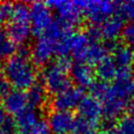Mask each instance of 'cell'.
<instances>
[{
    "label": "cell",
    "instance_id": "6da1fadb",
    "mask_svg": "<svg viewBox=\"0 0 134 134\" xmlns=\"http://www.w3.org/2000/svg\"><path fill=\"white\" fill-rule=\"evenodd\" d=\"M3 74L9 85L17 90L29 89L36 84L37 69L25 48L20 49L6 60L3 66Z\"/></svg>",
    "mask_w": 134,
    "mask_h": 134
},
{
    "label": "cell",
    "instance_id": "7a4b0ae2",
    "mask_svg": "<svg viewBox=\"0 0 134 134\" xmlns=\"http://www.w3.org/2000/svg\"><path fill=\"white\" fill-rule=\"evenodd\" d=\"M71 66L72 63L70 60L64 57L44 67L42 72V84L48 93L55 95L70 87Z\"/></svg>",
    "mask_w": 134,
    "mask_h": 134
},
{
    "label": "cell",
    "instance_id": "3957f363",
    "mask_svg": "<svg viewBox=\"0 0 134 134\" xmlns=\"http://www.w3.org/2000/svg\"><path fill=\"white\" fill-rule=\"evenodd\" d=\"M84 16L91 25H99L116 13L117 3L107 0L79 1Z\"/></svg>",
    "mask_w": 134,
    "mask_h": 134
},
{
    "label": "cell",
    "instance_id": "277c9868",
    "mask_svg": "<svg viewBox=\"0 0 134 134\" xmlns=\"http://www.w3.org/2000/svg\"><path fill=\"white\" fill-rule=\"evenodd\" d=\"M48 6L53 9L61 22L66 24L69 27L79 25L82 21L83 10L80 6L79 1H65V0H55L47 2Z\"/></svg>",
    "mask_w": 134,
    "mask_h": 134
},
{
    "label": "cell",
    "instance_id": "5b68a950",
    "mask_svg": "<svg viewBox=\"0 0 134 134\" xmlns=\"http://www.w3.org/2000/svg\"><path fill=\"white\" fill-rule=\"evenodd\" d=\"M29 10H30L29 22H30L32 35L40 37L47 30V28L53 22L52 13H51L52 9L48 6L47 3L34 2L30 4Z\"/></svg>",
    "mask_w": 134,
    "mask_h": 134
},
{
    "label": "cell",
    "instance_id": "8992f818",
    "mask_svg": "<svg viewBox=\"0 0 134 134\" xmlns=\"http://www.w3.org/2000/svg\"><path fill=\"white\" fill-rule=\"evenodd\" d=\"M55 54L57 42L46 35L38 37L30 50V59L38 66H47Z\"/></svg>",
    "mask_w": 134,
    "mask_h": 134
},
{
    "label": "cell",
    "instance_id": "52a82bcc",
    "mask_svg": "<svg viewBox=\"0 0 134 134\" xmlns=\"http://www.w3.org/2000/svg\"><path fill=\"white\" fill-rule=\"evenodd\" d=\"M110 92L116 98L130 104L134 97V74L131 70H119L116 79L110 85Z\"/></svg>",
    "mask_w": 134,
    "mask_h": 134
},
{
    "label": "cell",
    "instance_id": "ba28073f",
    "mask_svg": "<svg viewBox=\"0 0 134 134\" xmlns=\"http://www.w3.org/2000/svg\"><path fill=\"white\" fill-rule=\"evenodd\" d=\"M76 109L79 114L77 117L94 128L102 120V118H104L102 103L91 94L84 95Z\"/></svg>",
    "mask_w": 134,
    "mask_h": 134
},
{
    "label": "cell",
    "instance_id": "9c48e42d",
    "mask_svg": "<svg viewBox=\"0 0 134 134\" xmlns=\"http://www.w3.org/2000/svg\"><path fill=\"white\" fill-rule=\"evenodd\" d=\"M83 97L84 95L82 89L70 86L53 96L51 100V106L53 110L71 112L73 109L77 108Z\"/></svg>",
    "mask_w": 134,
    "mask_h": 134
},
{
    "label": "cell",
    "instance_id": "30bf717a",
    "mask_svg": "<svg viewBox=\"0 0 134 134\" xmlns=\"http://www.w3.org/2000/svg\"><path fill=\"white\" fill-rule=\"evenodd\" d=\"M75 122L76 117H74L71 112L66 111L52 110L47 118L48 127L53 134H68L74 130Z\"/></svg>",
    "mask_w": 134,
    "mask_h": 134
},
{
    "label": "cell",
    "instance_id": "8fae6325",
    "mask_svg": "<svg viewBox=\"0 0 134 134\" xmlns=\"http://www.w3.org/2000/svg\"><path fill=\"white\" fill-rule=\"evenodd\" d=\"M108 46L98 41H90L83 50L74 55L76 62H82L90 66L97 65L107 57Z\"/></svg>",
    "mask_w": 134,
    "mask_h": 134
},
{
    "label": "cell",
    "instance_id": "7c38bea8",
    "mask_svg": "<svg viewBox=\"0 0 134 134\" xmlns=\"http://www.w3.org/2000/svg\"><path fill=\"white\" fill-rule=\"evenodd\" d=\"M95 77L96 73L92 66L82 62L72 64L70 69V79L74 83L75 87L80 89H90L95 83Z\"/></svg>",
    "mask_w": 134,
    "mask_h": 134
},
{
    "label": "cell",
    "instance_id": "4fadbf2b",
    "mask_svg": "<svg viewBox=\"0 0 134 134\" xmlns=\"http://www.w3.org/2000/svg\"><path fill=\"white\" fill-rule=\"evenodd\" d=\"M29 107L26 93L22 90L9 91L3 98V108L6 113L13 115L14 117L21 114Z\"/></svg>",
    "mask_w": 134,
    "mask_h": 134
},
{
    "label": "cell",
    "instance_id": "5bb4252c",
    "mask_svg": "<svg viewBox=\"0 0 134 134\" xmlns=\"http://www.w3.org/2000/svg\"><path fill=\"white\" fill-rule=\"evenodd\" d=\"M108 48L111 50V58L119 70H131L134 65V51L126 44L112 43Z\"/></svg>",
    "mask_w": 134,
    "mask_h": 134
},
{
    "label": "cell",
    "instance_id": "9a60e30c",
    "mask_svg": "<svg viewBox=\"0 0 134 134\" xmlns=\"http://www.w3.org/2000/svg\"><path fill=\"white\" fill-rule=\"evenodd\" d=\"M98 28L102 39L114 42L118 37L122 36V31L125 28L124 18L120 17L118 14H114L102 24H99Z\"/></svg>",
    "mask_w": 134,
    "mask_h": 134
},
{
    "label": "cell",
    "instance_id": "2e32d148",
    "mask_svg": "<svg viewBox=\"0 0 134 134\" xmlns=\"http://www.w3.org/2000/svg\"><path fill=\"white\" fill-rule=\"evenodd\" d=\"M32 35L31 26L29 22L10 21L7 26V36L14 42V44H24Z\"/></svg>",
    "mask_w": 134,
    "mask_h": 134
},
{
    "label": "cell",
    "instance_id": "e0dca14e",
    "mask_svg": "<svg viewBox=\"0 0 134 134\" xmlns=\"http://www.w3.org/2000/svg\"><path fill=\"white\" fill-rule=\"evenodd\" d=\"M96 76L99 77L102 82L108 83L110 81H114L118 74V67L111 57H106L102 62L96 65L95 68Z\"/></svg>",
    "mask_w": 134,
    "mask_h": 134
},
{
    "label": "cell",
    "instance_id": "ac0fdd59",
    "mask_svg": "<svg viewBox=\"0 0 134 134\" xmlns=\"http://www.w3.org/2000/svg\"><path fill=\"white\" fill-rule=\"evenodd\" d=\"M47 94L48 92L43 86V84L36 83L26 92L29 107L38 110L43 106H45V104L47 103Z\"/></svg>",
    "mask_w": 134,
    "mask_h": 134
},
{
    "label": "cell",
    "instance_id": "d6986e66",
    "mask_svg": "<svg viewBox=\"0 0 134 134\" xmlns=\"http://www.w3.org/2000/svg\"><path fill=\"white\" fill-rule=\"evenodd\" d=\"M39 120L38 111L31 107H28L25 111L15 117L16 127L22 130V132H29Z\"/></svg>",
    "mask_w": 134,
    "mask_h": 134
},
{
    "label": "cell",
    "instance_id": "ffe728a7",
    "mask_svg": "<svg viewBox=\"0 0 134 134\" xmlns=\"http://www.w3.org/2000/svg\"><path fill=\"white\" fill-rule=\"evenodd\" d=\"M30 10L29 6L23 2L13 3L10 9V21H19V22H29ZM30 23V22H29Z\"/></svg>",
    "mask_w": 134,
    "mask_h": 134
},
{
    "label": "cell",
    "instance_id": "44dd1931",
    "mask_svg": "<svg viewBox=\"0 0 134 134\" xmlns=\"http://www.w3.org/2000/svg\"><path fill=\"white\" fill-rule=\"evenodd\" d=\"M15 44L8 38L7 34L0 30V60L8 59L14 54Z\"/></svg>",
    "mask_w": 134,
    "mask_h": 134
},
{
    "label": "cell",
    "instance_id": "7402d4cb",
    "mask_svg": "<svg viewBox=\"0 0 134 134\" xmlns=\"http://www.w3.org/2000/svg\"><path fill=\"white\" fill-rule=\"evenodd\" d=\"M116 14H118L124 19H129L130 21H134V0L125 1L117 4Z\"/></svg>",
    "mask_w": 134,
    "mask_h": 134
},
{
    "label": "cell",
    "instance_id": "603a6c76",
    "mask_svg": "<svg viewBox=\"0 0 134 134\" xmlns=\"http://www.w3.org/2000/svg\"><path fill=\"white\" fill-rule=\"evenodd\" d=\"M119 134H134V117L131 115L122 116L116 127Z\"/></svg>",
    "mask_w": 134,
    "mask_h": 134
},
{
    "label": "cell",
    "instance_id": "cb8c5ba5",
    "mask_svg": "<svg viewBox=\"0 0 134 134\" xmlns=\"http://www.w3.org/2000/svg\"><path fill=\"white\" fill-rule=\"evenodd\" d=\"M121 37L125 44L134 51V21H130L125 25Z\"/></svg>",
    "mask_w": 134,
    "mask_h": 134
},
{
    "label": "cell",
    "instance_id": "d4e9b609",
    "mask_svg": "<svg viewBox=\"0 0 134 134\" xmlns=\"http://www.w3.org/2000/svg\"><path fill=\"white\" fill-rule=\"evenodd\" d=\"M74 133L75 134H99L94 127L90 126L89 124L85 122L84 120L80 119L79 117L76 118L75 127H74Z\"/></svg>",
    "mask_w": 134,
    "mask_h": 134
},
{
    "label": "cell",
    "instance_id": "484cf974",
    "mask_svg": "<svg viewBox=\"0 0 134 134\" xmlns=\"http://www.w3.org/2000/svg\"><path fill=\"white\" fill-rule=\"evenodd\" d=\"M27 133L28 134H50V129L48 127L47 121L40 119L35 125V127Z\"/></svg>",
    "mask_w": 134,
    "mask_h": 134
},
{
    "label": "cell",
    "instance_id": "4316f807",
    "mask_svg": "<svg viewBox=\"0 0 134 134\" xmlns=\"http://www.w3.org/2000/svg\"><path fill=\"white\" fill-rule=\"evenodd\" d=\"M13 3H0V26L5 22L6 18L10 15Z\"/></svg>",
    "mask_w": 134,
    "mask_h": 134
},
{
    "label": "cell",
    "instance_id": "83f0119b",
    "mask_svg": "<svg viewBox=\"0 0 134 134\" xmlns=\"http://www.w3.org/2000/svg\"><path fill=\"white\" fill-rule=\"evenodd\" d=\"M9 83L3 73H0V97H5L9 92Z\"/></svg>",
    "mask_w": 134,
    "mask_h": 134
},
{
    "label": "cell",
    "instance_id": "f1b7e54d",
    "mask_svg": "<svg viewBox=\"0 0 134 134\" xmlns=\"http://www.w3.org/2000/svg\"><path fill=\"white\" fill-rule=\"evenodd\" d=\"M16 128L15 120L8 118V120L0 127V134H14V130Z\"/></svg>",
    "mask_w": 134,
    "mask_h": 134
},
{
    "label": "cell",
    "instance_id": "f546056e",
    "mask_svg": "<svg viewBox=\"0 0 134 134\" xmlns=\"http://www.w3.org/2000/svg\"><path fill=\"white\" fill-rule=\"evenodd\" d=\"M7 120H8V117L6 116V112L3 108V106L0 105V127L3 126Z\"/></svg>",
    "mask_w": 134,
    "mask_h": 134
},
{
    "label": "cell",
    "instance_id": "4dcf8cb0",
    "mask_svg": "<svg viewBox=\"0 0 134 134\" xmlns=\"http://www.w3.org/2000/svg\"><path fill=\"white\" fill-rule=\"evenodd\" d=\"M103 134H119V132L117 131V129H116V128L109 127V128H107V129L103 132Z\"/></svg>",
    "mask_w": 134,
    "mask_h": 134
},
{
    "label": "cell",
    "instance_id": "1f68e13d",
    "mask_svg": "<svg viewBox=\"0 0 134 134\" xmlns=\"http://www.w3.org/2000/svg\"><path fill=\"white\" fill-rule=\"evenodd\" d=\"M129 111H130V115L132 117H134V97L132 98V100L129 104Z\"/></svg>",
    "mask_w": 134,
    "mask_h": 134
},
{
    "label": "cell",
    "instance_id": "d6a6232c",
    "mask_svg": "<svg viewBox=\"0 0 134 134\" xmlns=\"http://www.w3.org/2000/svg\"><path fill=\"white\" fill-rule=\"evenodd\" d=\"M21 134H28V133H27V132H22Z\"/></svg>",
    "mask_w": 134,
    "mask_h": 134
}]
</instances>
